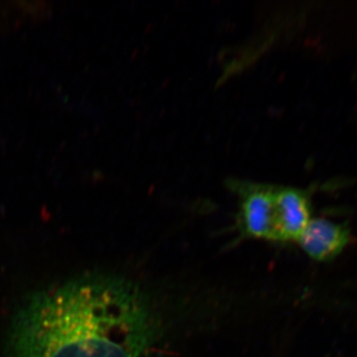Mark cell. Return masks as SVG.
I'll return each instance as SVG.
<instances>
[{"mask_svg": "<svg viewBox=\"0 0 357 357\" xmlns=\"http://www.w3.org/2000/svg\"><path fill=\"white\" fill-rule=\"evenodd\" d=\"M161 333L152 303L132 282L89 275L23 305L8 357H149Z\"/></svg>", "mask_w": 357, "mask_h": 357, "instance_id": "6da1fadb", "label": "cell"}, {"mask_svg": "<svg viewBox=\"0 0 357 357\" xmlns=\"http://www.w3.org/2000/svg\"><path fill=\"white\" fill-rule=\"evenodd\" d=\"M351 239L347 222L319 218H312L297 243L314 261L331 262L344 252Z\"/></svg>", "mask_w": 357, "mask_h": 357, "instance_id": "7a4b0ae2", "label": "cell"}, {"mask_svg": "<svg viewBox=\"0 0 357 357\" xmlns=\"http://www.w3.org/2000/svg\"><path fill=\"white\" fill-rule=\"evenodd\" d=\"M275 241H297L311 222V199L294 188H275Z\"/></svg>", "mask_w": 357, "mask_h": 357, "instance_id": "3957f363", "label": "cell"}, {"mask_svg": "<svg viewBox=\"0 0 357 357\" xmlns=\"http://www.w3.org/2000/svg\"><path fill=\"white\" fill-rule=\"evenodd\" d=\"M241 192V225L243 231L253 238L274 239L275 188L245 185Z\"/></svg>", "mask_w": 357, "mask_h": 357, "instance_id": "277c9868", "label": "cell"}]
</instances>
